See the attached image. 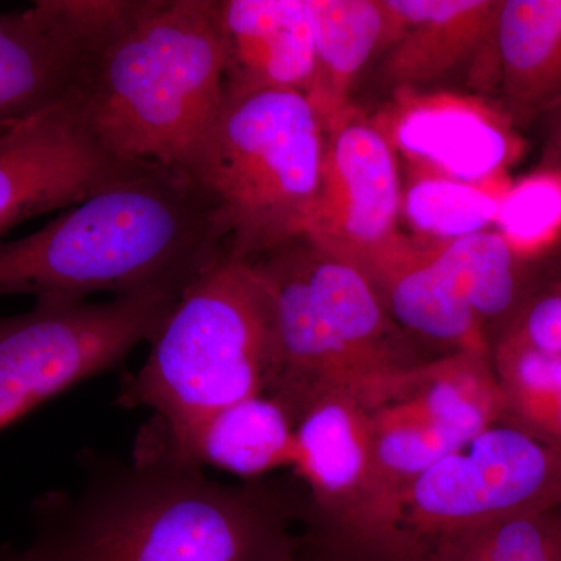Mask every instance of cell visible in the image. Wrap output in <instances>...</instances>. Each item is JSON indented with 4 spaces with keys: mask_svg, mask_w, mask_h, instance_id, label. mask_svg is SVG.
<instances>
[{
    "mask_svg": "<svg viewBox=\"0 0 561 561\" xmlns=\"http://www.w3.org/2000/svg\"><path fill=\"white\" fill-rule=\"evenodd\" d=\"M500 5L501 0H382L383 83L394 92L430 90L476 58L494 81L486 60L496 76Z\"/></svg>",
    "mask_w": 561,
    "mask_h": 561,
    "instance_id": "cell-14",
    "label": "cell"
},
{
    "mask_svg": "<svg viewBox=\"0 0 561 561\" xmlns=\"http://www.w3.org/2000/svg\"><path fill=\"white\" fill-rule=\"evenodd\" d=\"M225 98L287 90L308 95L313 41L306 0H217Z\"/></svg>",
    "mask_w": 561,
    "mask_h": 561,
    "instance_id": "cell-17",
    "label": "cell"
},
{
    "mask_svg": "<svg viewBox=\"0 0 561 561\" xmlns=\"http://www.w3.org/2000/svg\"><path fill=\"white\" fill-rule=\"evenodd\" d=\"M0 561H41L39 557L33 552L32 548L25 549V551H10V549H3L0 551Z\"/></svg>",
    "mask_w": 561,
    "mask_h": 561,
    "instance_id": "cell-28",
    "label": "cell"
},
{
    "mask_svg": "<svg viewBox=\"0 0 561 561\" xmlns=\"http://www.w3.org/2000/svg\"><path fill=\"white\" fill-rule=\"evenodd\" d=\"M227 242L216 205L197 183L151 168L20 241L0 242V295L183 291Z\"/></svg>",
    "mask_w": 561,
    "mask_h": 561,
    "instance_id": "cell-3",
    "label": "cell"
},
{
    "mask_svg": "<svg viewBox=\"0 0 561 561\" xmlns=\"http://www.w3.org/2000/svg\"><path fill=\"white\" fill-rule=\"evenodd\" d=\"M400 158L356 106L327 131L319 197L306 239L351 261L393 238L401 220Z\"/></svg>",
    "mask_w": 561,
    "mask_h": 561,
    "instance_id": "cell-12",
    "label": "cell"
},
{
    "mask_svg": "<svg viewBox=\"0 0 561 561\" xmlns=\"http://www.w3.org/2000/svg\"><path fill=\"white\" fill-rule=\"evenodd\" d=\"M500 335L561 359V284L530 294Z\"/></svg>",
    "mask_w": 561,
    "mask_h": 561,
    "instance_id": "cell-27",
    "label": "cell"
},
{
    "mask_svg": "<svg viewBox=\"0 0 561 561\" xmlns=\"http://www.w3.org/2000/svg\"><path fill=\"white\" fill-rule=\"evenodd\" d=\"M561 284V283H560Z\"/></svg>",
    "mask_w": 561,
    "mask_h": 561,
    "instance_id": "cell-31",
    "label": "cell"
},
{
    "mask_svg": "<svg viewBox=\"0 0 561 561\" xmlns=\"http://www.w3.org/2000/svg\"><path fill=\"white\" fill-rule=\"evenodd\" d=\"M371 284L391 319L440 354H491L486 330L432 262L423 242L397 232L348 261Z\"/></svg>",
    "mask_w": 561,
    "mask_h": 561,
    "instance_id": "cell-15",
    "label": "cell"
},
{
    "mask_svg": "<svg viewBox=\"0 0 561 561\" xmlns=\"http://www.w3.org/2000/svg\"><path fill=\"white\" fill-rule=\"evenodd\" d=\"M76 94L114 157L194 181L227 101L217 0H121Z\"/></svg>",
    "mask_w": 561,
    "mask_h": 561,
    "instance_id": "cell-2",
    "label": "cell"
},
{
    "mask_svg": "<svg viewBox=\"0 0 561 561\" xmlns=\"http://www.w3.org/2000/svg\"><path fill=\"white\" fill-rule=\"evenodd\" d=\"M149 169L103 147L76 92L9 122L0 127V239L22 221L79 205Z\"/></svg>",
    "mask_w": 561,
    "mask_h": 561,
    "instance_id": "cell-9",
    "label": "cell"
},
{
    "mask_svg": "<svg viewBox=\"0 0 561 561\" xmlns=\"http://www.w3.org/2000/svg\"><path fill=\"white\" fill-rule=\"evenodd\" d=\"M561 502V449L501 421L446 454L405 490L398 530L430 540Z\"/></svg>",
    "mask_w": 561,
    "mask_h": 561,
    "instance_id": "cell-8",
    "label": "cell"
},
{
    "mask_svg": "<svg viewBox=\"0 0 561 561\" xmlns=\"http://www.w3.org/2000/svg\"><path fill=\"white\" fill-rule=\"evenodd\" d=\"M279 561H421V551L411 542L345 534L305 515L301 531Z\"/></svg>",
    "mask_w": 561,
    "mask_h": 561,
    "instance_id": "cell-26",
    "label": "cell"
},
{
    "mask_svg": "<svg viewBox=\"0 0 561 561\" xmlns=\"http://www.w3.org/2000/svg\"><path fill=\"white\" fill-rule=\"evenodd\" d=\"M327 133L308 95L268 90L225 101L194 181L216 205L227 249L257 260L305 238Z\"/></svg>",
    "mask_w": 561,
    "mask_h": 561,
    "instance_id": "cell-6",
    "label": "cell"
},
{
    "mask_svg": "<svg viewBox=\"0 0 561 561\" xmlns=\"http://www.w3.org/2000/svg\"><path fill=\"white\" fill-rule=\"evenodd\" d=\"M552 147L556 150V162L553 165L561 169V114L557 121L556 128H553Z\"/></svg>",
    "mask_w": 561,
    "mask_h": 561,
    "instance_id": "cell-29",
    "label": "cell"
},
{
    "mask_svg": "<svg viewBox=\"0 0 561 561\" xmlns=\"http://www.w3.org/2000/svg\"><path fill=\"white\" fill-rule=\"evenodd\" d=\"M294 431L289 409L271 394L261 393L181 430H161L150 423L140 432L135 453L257 481L268 472L291 467Z\"/></svg>",
    "mask_w": 561,
    "mask_h": 561,
    "instance_id": "cell-16",
    "label": "cell"
},
{
    "mask_svg": "<svg viewBox=\"0 0 561 561\" xmlns=\"http://www.w3.org/2000/svg\"><path fill=\"white\" fill-rule=\"evenodd\" d=\"M437 432L454 449L505 420L504 394L491 354L432 357L367 398Z\"/></svg>",
    "mask_w": 561,
    "mask_h": 561,
    "instance_id": "cell-18",
    "label": "cell"
},
{
    "mask_svg": "<svg viewBox=\"0 0 561 561\" xmlns=\"http://www.w3.org/2000/svg\"><path fill=\"white\" fill-rule=\"evenodd\" d=\"M272 317V368L265 393L291 416L323 391L375 393L432 359L402 330L351 262L309 239L253 260Z\"/></svg>",
    "mask_w": 561,
    "mask_h": 561,
    "instance_id": "cell-4",
    "label": "cell"
},
{
    "mask_svg": "<svg viewBox=\"0 0 561 561\" xmlns=\"http://www.w3.org/2000/svg\"><path fill=\"white\" fill-rule=\"evenodd\" d=\"M496 87L516 128L561 105V0H501Z\"/></svg>",
    "mask_w": 561,
    "mask_h": 561,
    "instance_id": "cell-19",
    "label": "cell"
},
{
    "mask_svg": "<svg viewBox=\"0 0 561 561\" xmlns=\"http://www.w3.org/2000/svg\"><path fill=\"white\" fill-rule=\"evenodd\" d=\"M393 94L371 121L409 171L478 183L522 160L526 142L500 103L457 91Z\"/></svg>",
    "mask_w": 561,
    "mask_h": 561,
    "instance_id": "cell-11",
    "label": "cell"
},
{
    "mask_svg": "<svg viewBox=\"0 0 561 561\" xmlns=\"http://www.w3.org/2000/svg\"><path fill=\"white\" fill-rule=\"evenodd\" d=\"M119 0H38L0 13V127L76 92Z\"/></svg>",
    "mask_w": 561,
    "mask_h": 561,
    "instance_id": "cell-13",
    "label": "cell"
},
{
    "mask_svg": "<svg viewBox=\"0 0 561 561\" xmlns=\"http://www.w3.org/2000/svg\"><path fill=\"white\" fill-rule=\"evenodd\" d=\"M180 295L136 291L106 302L39 297L31 311L0 317V431L153 341Z\"/></svg>",
    "mask_w": 561,
    "mask_h": 561,
    "instance_id": "cell-7",
    "label": "cell"
},
{
    "mask_svg": "<svg viewBox=\"0 0 561 561\" xmlns=\"http://www.w3.org/2000/svg\"><path fill=\"white\" fill-rule=\"evenodd\" d=\"M291 467L308 497V516L356 537L404 542L383 518L370 409L359 393L316 394L295 412Z\"/></svg>",
    "mask_w": 561,
    "mask_h": 561,
    "instance_id": "cell-10",
    "label": "cell"
},
{
    "mask_svg": "<svg viewBox=\"0 0 561 561\" xmlns=\"http://www.w3.org/2000/svg\"><path fill=\"white\" fill-rule=\"evenodd\" d=\"M424 249L483 328L515 316L527 294L526 267L500 232L491 228L453 241H423Z\"/></svg>",
    "mask_w": 561,
    "mask_h": 561,
    "instance_id": "cell-21",
    "label": "cell"
},
{
    "mask_svg": "<svg viewBox=\"0 0 561 561\" xmlns=\"http://www.w3.org/2000/svg\"><path fill=\"white\" fill-rule=\"evenodd\" d=\"M305 490L221 483L202 468L135 453L95 463L76 493L33 504L41 561H279L295 540Z\"/></svg>",
    "mask_w": 561,
    "mask_h": 561,
    "instance_id": "cell-1",
    "label": "cell"
},
{
    "mask_svg": "<svg viewBox=\"0 0 561 561\" xmlns=\"http://www.w3.org/2000/svg\"><path fill=\"white\" fill-rule=\"evenodd\" d=\"M491 362L504 394V421L561 449V359L497 335Z\"/></svg>",
    "mask_w": 561,
    "mask_h": 561,
    "instance_id": "cell-23",
    "label": "cell"
},
{
    "mask_svg": "<svg viewBox=\"0 0 561 561\" xmlns=\"http://www.w3.org/2000/svg\"><path fill=\"white\" fill-rule=\"evenodd\" d=\"M557 511H559L560 516H561V502H560V505H557Z\"/></svg>",
    "mask_w": 561,
    "mask_h": 561,
    "instance_id": "cell-30",
    "label": "cell"
},
{
    "mask_svg": "<svg viewBox=\"0 0 561 561\" xmlns=\"http://www.w3.org/2000/svg\"><path fill=\"white\" fill-rule=\"evenodd\" d=\"M149 357L122 383L117 402L149 409L176 431L265 393L272 368L267 290L253 261L225 250L181 291Z\"/></svg>",
    "mask_w": 561,
    "mask_h": 561,
    "instance_id": "cell-5",
    "label": "cell"
},
{
    "mask_svg": "<svg viewBox=\"0 0 561 561\" xmlns=\"http://www.w3.org/2000/svg\"><path fill=\"white\" fill-rule=\"evenodd\" d=\"M494 230L524 262L552 250L561 241V169L552 164L512 180Z\"/></svg>",
    "mask_w": 561,
    "mask_h": 561,
    "instance_id": "cell-25",
    "label": "cell"
},
{
    "mask_svg": "<svg viewBox=\"0 0 561 561\" xmlns=\"http://www.w3.org/2000/svg\"><path fill=\"white\" fill-rule=\"evenodd\" d=\"M511 183L508 175L474 183L408 169L401 219L423 241H453L491 230Z\"/></svg>",
    "mask_w": 561,
    "mask_h": 561,
    "instance_id": "cell-22",
    "label": "cell"
},
{
    "mask_svg": "<svg viewBox=\"0 0 561 561\" xmlns=\"http://www.w3.org/2000/svg\"><path fill=\"white\" fill-rule=\"evenodd\" d=\"M421 561H561L556 508L508 516L419 542Z\"/></svg>",
    "mask_w": 561,
    "mask_h": 561,
    "instance_id": "cell-24",
    "label": "cell"
},
{
    "mask_svg": "<svg viewBox=\"0 0 561 561\" xmlns=\"http://www.w3.org/2000/svg\"><path fill=\"white\" fill-rule=\"evenodd\" d=\"M306 11L313 41L308 99L327 133L353 108L357 77L381 54L386 11L382 0H306Z\"/></svg>",
    "mask_w": 561,
    "mask_h": 561,
    "instance_id": "cell-20",
    "label": "cell"
}]
</instances>
